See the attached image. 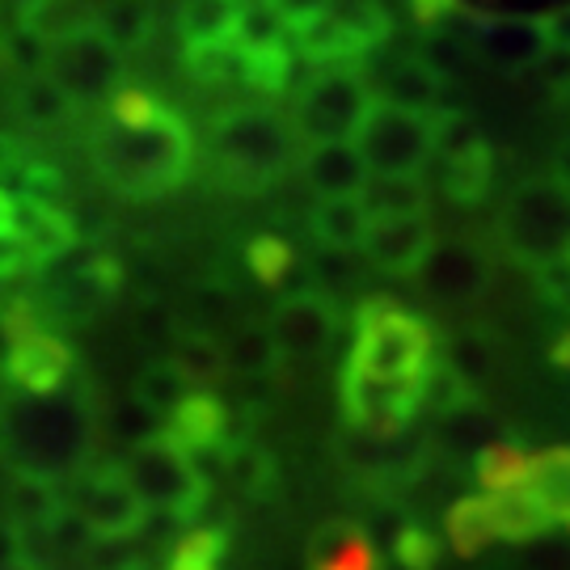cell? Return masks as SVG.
I'll return each mask as SVG.
<instances>
[{"label":"cell","instance_id":"22","mask_svg":"<svg viewBox=\"0 0 570 570\" xmlns=\"http://www.w3.org/2000/svg\"><path fill=\"white\" fill-rule=\"evenodd\" d=\"M490 183H494V148L487 144V136L440 153V190L456 207L487 204Z\"/></svg>","mask_w":570,"mask_h":570},{"label":"cell","instance_id":"23","mask_svg":"<svg viewBox=\"0 0 570 570\" xmlns=\"http://www.w3.org/2000/svg\"><path fill=\"white\" fill-rule=\"evenodd\" d=\"M225 367L228 376H237L242 385L249 381H271L279 367H284V355H279V343L266 322H237V326L225 334Z\"/></svg>","mask_w":570,"mask_h":570},{"label":"cell","instance_id":"8","mask_svg":"<svg viewBox=\"0 0 570 570\" xmlns=\"http://www.w3.org/2000/svg\"><path fill=\"white\" fill-rule=\"evenodd\" d=\"M444 115H419L389 102L372 106V115L355 136V148L364 153L372 178H423L431 157H440Z\"/></svg>","mask_w":570,"mask_h":570},{"label":"cell","instance_id":"7","mask_svg":"<svg viewBox=\"0 0 570 570\" xmlns=\"http://www.w3.org/2000/svg\"><path fill=\"white\" fill-rule=\"evenodd\" d=\"M122 473H127L131 490L140 494L148 515H165L174 524L199 520V511L212 503V482L165 431L157 440H148V444L127 452L122 456Z\"/></svg>","mask_w":570,"mask_h":570},{"label":"cell","instance_id":"2","mask_svg":"<svg viewBox=\"0 0 570 570\" xmlns=\"http://www.w3.org/2000/svg\"><path fill=\"white\" fill-rule=\"evenodd\" d=\"M207 183L225 195L254 199L301 169L305 144L296 127L266 106H228L207 122Z\"/></svg>","mask_w":570,"mask_h":570},{"label":"cell","instance_id":"45","mask_svg":"<svg viewBox=\"0 0 570 570\" xmlns=\"http://www.w3.org/2000/svg\"><path fill=\"white\" fill-rule=\"evenodd\" d=\"M85 570H153L140 541H94L85 550Z\"/></svg>","mask_w":570,"mask_h":570},{"label":"cell","instance_id":"33","mask_svg":"<svg viewBox=\"0 0 570 570\" xmlns=\"http://www.w3.org/2000/svg\"><path fill=\"white\" fill-rule=\"evenodd\" d=\"M237 26H242V4H233V0H190L178 9V35L186 47L233 42Z\"/></svg>","mask_w":570,"mask_h":570},{"label":"cell","instance_id":"24","mask_svg":"<svg viewBox=\"0 0 570 570\" xmlns=\"http://www.w3.org/2000/svg\"><path fill=\"white\" fill-rule=\"evenodd\" d=\"M520 494L532 499L553 524H567L570 529V444L532 452L529 473L520 482Z\"/></svg>","mask_w":570,"mask_h":570},{"label":"cell","instance_id":"32","mask_svg":"<svg viewBox=\"0 0 570 570\" xmlns=\"http://www.w3.org/2000/svg\"><path fill=\"white\" fill-rule=\"evenodd\" d=\"M444 537H449V550L456 558H482L487 553L490 541H499L494 537V524H490V503L487 494H465V499H456L444 515Z\"/></svg>","mask_w":570,"mask_h":570},{"label":"cell","instance_id":"27","mask_svg":"<svg viewBox=\"0 0 570 570\" xmlns=\"http://www.w3.org/2000/svg\"><path fill=\"white\" fill-rule=\"evenodd\" d=\"M195 393H199V385L178 367L174 355L148 360V364L140 367V376H136V385H131V397H136L153 419H161V423H169V419L178 414V406H183L186 397H195Z\"/></svg>","mask_w":570,"mask_h":570},{"label":"cell","instance_id":"34","mask_svg":"<svg viewBox=\"0 0 570 570\" xmlns=\"http://www.w3.org/2000/svg\"><path fill=\"white\" fill-rule=\"evenodd\" d=\"M529 461L532 456L515 440H490L487 449L473 456V482L487 490V494H511V490H520V482H524Z\"/></svg>","mask_w":570,"mask_h":570},{"label":"cell","instance_id":"38","mask_svg":"<svg viewBox=\"0 0 570 570\" xmlns=\"http://www.w3.org/2000/svg\"><path fill=\"white\" fill-rule=\"evenodd\" d=\"M473 406H478V389L469 385L452 364H444V355H440V364L431 367L428 385H423V410L435 414L440 423H449V419H456V414H465Z\"/></svg>","mask_w":570,"mask_h":570},{"label":"cell","instance_id":"29","mask_svg":"<svg viewBox=\"0 0 570 570\" xmlns=\"http://www.w3.org/2000/svg\"><path fill=\"white\" fill-rule=\"evenodd\" d=\"M153 30H157V9L144 4V0H110V4H98V35L119 56L140 51L144 42L153 39Z\"/></svg>","mask_w":570,"mask_h":570},{"label":"cell","instance_id":"4","mask_svg":"<svg viewBox=\"0 0 570 570\" xmlns=\"http://www.w3.org/2000/svg\"><path fill=\"white\" fill-rule=\"evenodd\" d=\"M499 245L532 275L570 266V186L553 174L524 178L499 212Z\"/></svg>","mask_w":570,"mask_h":570},{"label":"cell","instance_id":"37","mask_svg":"<svg viewBox=\"0 0 570 570\" xmlns=\"http://www.w3.org/2000/svg\"><path fill=\"white\" fill-rule=\"evenodd\" d=\"M242 51V85H249L263 98H279L292 81V47H237Z\"/></svg>","mask_w":570,"mask_h":570},{"label":"cell","instance_id":"18","mask_svg":"<svg viewBox=\"0 0 570 570\" xmlns=\"http://www.w3.org/2000/svg\"><path fill=\"white\" fill-rule=\"evenodd\" d=\"M301 183L317 204L360 199L372 183V169L355 144H317V148H305L301 157Z\"/></svg>","mask_w":570,"mask_h":570},{"label":"cell","instance_id":"26","mask_svg":"<svg viewBox=\"0 0 570 570\" xmlns=\"http://www.w3.org/2000/svg\"><path fill=\"white\" fill-rule=\"evenodd\" d=\"M220 478H225L237 494L254 499V503H266V499L279 494V461H275L271 449H263L258 440L237 435V431H233V444H228V452H225V473H220Z\"/></svg>","mask_w":570,"mask_h":570},{"label":"cell","instance_id":"47","mask_svg":"<svg viewBox=\"0 0 570 570\" xmlns=\"http://www.w3.org/2000/svg\"><path fill=\"white\" fill-rule=\"evenodd\" d=\"M546 360H550V367H558V372H567V376H570V326H562L550 338V351H546Z\"/></svg>","mask_w":570,"mask_h":570},{"label":"cell","instance_id":"16","mask_svg":"<svg viewBox=\"0 0 570 570\" xmlns=\"http://www.w3.org/2000/svg\"><path fill=\"white\" fill-rule=\"evenodd\" d=\"M13 242L26 249V258L35 266L60 263L81 249L77 220L60 204H42V199H13Z\"/></svg>","mask_w":570,"mask_h":570},{"label":"cell","instance_id":"49","mask_svg":"<svg viewBox=\"0 0 570 570\" xmlns=\"http://www.w3.org/2000/svg\"><path fill=\"white\" fill-rule=\"evenodd\" d=\"M13 346H18V334L9 326V317L0 313V376L9 372V360H13Z\"/></svg>","mask_w":570,"mask_h":570},{"label":"cell","instance_id":"3","mask_svg":"<svg viewBox=\"0 0 570 570\" xmlns=\"http://www.w3.org/2000/svg\"><path fill=\"white\" fill-rule=\"evenodd\" d=\"M444 338L423 313L393 296H367L351 313V351L343 364L385 385H428Z\"/></svg>","mask_w":570,"mask_h":570},{"label":"cell","instance_id":"1","mask_svg":"<svg viewBox=\"0 0 570 570\" xmlns=\"http://www.w3.org/2000/svg\"><path fill=\"white\" fill-rule=\"evenodd\" d=\"M195 131L183 110L165 102L148 122L102 119L89 131L94 174L127 204H157L174 195L195 169Z\"/></svg>","mask_w":570,"mask_h":570},{"label":"cell","instance_id":"50","mask_svg":"<svg viewBox=\"0 0 570 570\" xmlns=\"http://www.w3.org/2000/svg\"><path fill=\"white\" fill-rule=\"evenodd\" d=\"M553 178L570 186V140H562V148H558V157H553Z\"/></svg>","mask_w":570,"mask_h":570},{"label":"cell","instance_id":"35","mask_svg":"<svg viewBox=\"0 0 570 570\" xmlns=\"http://www.w3.org/2000/svg\"><path fill=\"white\" fill-rule=\"evenodd\" d=\"M360 199L372 220L428 216V183L423 178H372Z\"/></svg>","mask_w":570,"mask_h":570},{"label":"cell","instance_id":"41","mask_svg":"<svg viewBox=\"0 0 570 570\" xmlns=\"http://www.w3.org/2000/svg\"><path fill=\"white\" fill-rule=\"evenodd\" d=\"M183 72L195 85L242 81V51H237V42H204V47H183Z\"/></svg>","mask_w":570,"mask_h":570},{"label":"cell","instance_id":"43","mask_svg":"<svg viewBox=\"0 0 570 570\" xmlns=\"http://www.w3.org/2000/svg\"><path fill=\"white\" fill-rule=\"evenodd\" d=\"M393 562L402 570H440L444 562V541L428 524H397L393 532Z\"/></svg>","mask_w":570,"mask_h":570},{"label":"cell","instance_id":"36","mask_svg":"<svg viewBox=\"0 0 570 570\" xmlns=\"http://www.w3.org/2000/svg\"><path fill=\"white\" fill-rule=\"evenodd\" d=\"M419 60L428 63L435 77H444V81H456V77H465L478 68V47L469 35L461 30H435V35H423L419 39V51H414Z\"/></svg>","mask_w":570,"mask_h":570},{"label":"cell","instance_id":"39","mask_svg":"<svg viewBox=\"0 0 570 570\" xmlns=\"http://www.w3.org/2000/svg\"><path fill=\"white\" fill-rule=\"evenodd\" d=\"M225 553H228L225 524H216V529H195V532H186L174 550H165L161 570H225Z\"/></svg>","mask_w":570,"mask_h":570},{"label":"cell","instance_id":"20","mask_svg":"<svg viewBox=\"0 0 570 570\" xmlns=\"http://www.w3.org/2000/svg\"><path fill=\"white\" fill-rule=\"evenodd\" d=\"M305 562L308 570H385L381 546L355 520H326L322 529H313Z\"/></svg>","mask_w":570,"mask_h":570},{"label":"cell","instance_id":"19","mask_svg":"<svg viewBox=\"0 0 570 570\" xmlns=\"http://www.w3.org/2000/svg\"><path fill=\"white\" fill-rule=\"evenodd\" d=\"M367 77H372V89H376V102L402 106V110H419V115H444V110H449V106H444V98H449V81L435 77L414 51H410V56H397V60H389L381 72H367Z\"/></svg>","mask_w":570,"mask_h":570},{"label":"cell","instance_id":"14","mask_svg":"<svg viewBox=\"0 0 570 570\" xmlns=\"http://www.w3.org/2000/svg\"><path fill=\"white\" fill-rule=\"evenodd\" d=\"M72 372H77V351L68 346V338H60V330H30L13 346L4 381L26 397H56L72 381Z\"/></svg>","mask_w":570,"mask_h":570},{"label":"cell","instance_id":"44","mask_svg":"<svg viewBox=\"0 0 570 570\" xmlns=\"http://www.w3.org/2000/svg\"><path fill=\"white\" fill-rule=\"evenodd\" d=\"M440 355H444V364L456 367L473 389L482 385V376L490 372V338L482 330H456V334H449Z\"/></svg>","mask_w":570,"mask_h":570},{"label":"cell","instance_id":"31","mask_svg":"<svg viewBox=\"0 0 570 570\" xmlns=\"http://www.w3.org/2000/svg\"><path fill=\"white\" fill-rule=\"evenodd\" d=\"M72 110L77 102L63 94L60 85L51 81L47 72L39 77H30V81L18 85V94H13V115H18L30 131H51V127H63V122L72 119Z\"/></svg>","mask_w":570,"mask_h":570},{"label":"cell","instance_id":"21","mask_svg":"<svg viewBox=\"0 0 570 570\" xmlns=\"http://www.w3.org/2000/svg\"><path fill=\"white\" fill-rule=\"evenodd\" d=\"M68 499L56 487V478H42V473H26L13 469L9 473V487H4V511H9V529H42L51 532L68 515Z\"/></svg>","mask_w":570,"mask_h":570},{"label":"cell","instance_id":"10","mask_svg":"<svg viewBox=\"0 0 570 570\" xmlns=\"http://www.w3.org/2000/svg\"><path fill=\"white\" fill-rule=\"evenodd\" d=\"M72 511L94 541H140V532L148 529V508L131 490L122 465L81 469L72 487Z\"/></svg>","mask_w":570,"mask_h":570},{"label":"cell","instance_id":"25","mask_svg":"<svg viewBox=\"0 0 570 570\" xmlns=\"http://www.w3.org/2000/svg\"><path fill=\"white\" fill-rule=\"evenodd\" d=\"M26 35H35L42 47H60V42L77 39L85 30L98 26V4H81V0H30L13 13Z\"/></svg>","mask_w":570,"mask_h":570},{"label":"cell","instance_id":"42","mask_svg":"<svg viewBox=\"0 0 570 570\" xmlns=\"http://www.w3.org/2000/svg\"><path fill=\"white\" fill-rule=\"evenodd\" d=\"M169 355L178 360V367H183L186 376H190V381H195L199 389H212V381L228 376L225 346H220V338H199V334H183V338L174 343V351H169Z\"/></svg>","mask_w":570,"mask_h":570},{"label":"cell","instance_id":"5","mask_svg":"<svg viewBox=\"0 0 570 570\" xmlns=\"http://www.w3.org/2000/svg\"><path fill=\"white\" fill-rule=\"evenodd\" d=\"M279 9H284L296 56L308 63H326V68L367 60L393 35V13L385 4H372V0H334V4H322V0L287 4V0H279Z\"/></svg>","mask_w":570,"mask_h":570},{"label":"cell","instance_id":"15","mask_svg":"<svg viewBox=\"0 0 570 570\" xmlns=\"http://www.w3.org/2000/svg\"><path fill=\"white\" fill-rule=\"evenodd\" d=\"M414 279L431 305H465L487 287V258L469 242H435L431 258Z\"/></svg>","mask_w":570,"mask_h":570},{"label":"cell","instance_id":"46","mask_svg":"<svg viewBox=\"0 0 570 570\" xmlns=\"http://www.w3.org/2000/svg\"><path fill=\"white\" fill-rule=\"evenodd\" d=\"M546 85L558 98L570 102V51H553L550 60H546Z\"/></svg>","mask_w":570,"mask_h":570},{"label":"cell","instance_id":"13","mask_svg":"<svg viewBox=\"0 0 570 570\" xmlns=\"http://www.w3.org/2000/svg\"><path fill=\"white\" fill-rule=\"evenodd\" d=\"M266 326L279 343L284 364H308V360H322L334 346L343 313H338L334 296L317 292V287H301V292H287Z\"/></svg>","mask_w":570,"mask_h":570},{"label":"cell","instance_id":"28","mask_svg":"<svg viewBox=\"0 0 570 570\" xmlns=\"http://www.w3.org/2000/svg\"><path fill=\"white\" fill-rule=\"evenodd\" d=\"M367 228H372V216L364 199H330V204H313L308 212V233L317 249H334V254L364 249Z\"/></svg>","mask_w":570,"mask_h":570},{"label":"cell","instance_id":"17","mask_svg":"<svg viewBox=\"0 0 570 570\" xmlns=\"http://www.w3.org/2000/svg\"><path fill=\"white\" fill-rule=\"evenodd\" d=\"M435 249L431 216H402V220H372L364 237V258L381 275H419Z\"/></svg>","mask_w":570,"mask_h":570},{"label":"cell","instance_id":"6","mask_svg":"<svg viewBox=\"0 0 570 570\" xmlns=\"http://www.w3.org/2000/svg\"><path fill=\"white\" fill-rule=\"evenodd\" d=\"M376 106V89L367 68H322L313 72L301 89H296V106H292V127L305 148L317 144H355L360 127L367 122Z\"/></svg>","mask_w":570,"mask_h":570},{"label":"cell","instance_id":"30","mask_svg":"<svg viewBox=\"0 0 570 570\" xmlns=\"http://www.w3.org/2000/svg\"><path fill=\"white\" fill-rule=\"evenodd\" d=\"M487 503H490L494 537L508 541V546H532V541H541L553 529L550 515L537 508L532 499H524L520 490H511V494H487Z\"/></svg>","mask_w":570,"mask_h":570},{"label":"cell","instance_id":"12","mask_svg":"<svg viewBox=\"0 0 570 570\" xmlns=\"http://www.w3.org/2000/svg\"><path fill=\"white\" fill-rule=\"evenodd\" d=\"M47 77L60 85L72 102H106V106L127 85V77H122V56L98 35V26L77 35V39L60 42V47H51Z\"/></svg>","mask_w":570,"mask_h":570},{"label":"cell","instance_id":"48","mask_svg":"<svg viewBox=\"0 0 570 570\" xmlns=\"http://www.w3.org/2000/svg\"><path fill=\"white\" fill-rule=\"evenodd\" d=\"M0 570H18V532L0 520Z\"/></svg>","mask_w":570,"mask_h":570},{"label":"cell","instance_id":"51","mask_svg":"<svg viewBox=\"0 0 570 570\" xmlns=\"http://www.w3.org/2000/svg\"><path fill=\"white\" fill-rule=\"evenodd\" d=\"M9 414H13V385L0 376V428L9 423Z\"/></svg>","mask_w":570,"mask_h":570},{"label":"cell","instance_id":"11","mask_svg":"<svg viewBox=\"0 0 570 570\" xmlns=\"http://www.w3.org/2000/svg\"><path fill=\"white\" fill-rule=\"evenodd\" d=\"M469 39L478 47V60L499 72H524L532 63L553 56L550 18L546 13H490V9H465Z\"/></svg>","mask_w":570,"mask_h":570},{"label":"cell","instance_id":"9","mask_svg":"<svg viewBox=\"0 0 570 570\" xmlns=\"http://www.w3.org/2000/svg\"><path fill=\"white\" fill-rule=\"evenodd\" d=\"M343 423L372 440H406L410 423L423 414V385H385L351 364L338 372Z\"/></svg>","mask_w":570,"mask_h":570},{"label":"cell","instance_id":"40","mask_svg":"<svg viewBox=\"0 0 570 570\" xmlns=\"http://www.w3.org/2000/svg\"><path fill=\"white\" fill-rule=\"evenodd\" d=\"M245 266L263 287H284L296 271V245L279 233H258L245 245Z\"/></svg>","mask_w":570,"mask_h":570}]
</instances>
